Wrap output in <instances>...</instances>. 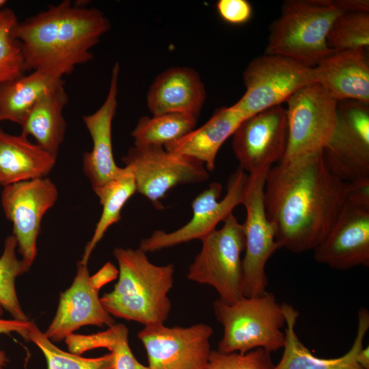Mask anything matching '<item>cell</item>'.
Masks as SVG:
<instances>
[{
    "label": "cell",
    "instance_id": "cell-16",
    "mask_svg": "<svg viewBox=\"0 0 369 369\" xmlns=\"http://www.w3.org/2000/svg\"><path fill=\"white\" fill-rule=\"evenodd\" d=\"M232 146L245 172L280 163L288 144L286 108L277 105L245 119L232 135Z\"/></svg>",
    "mask_w": 369,
    "mask_h": 369
},
{
    "label": "cell",
    "instance_id": "cell-10",
    "mask_svg": "<svg viewBox=\"0 0 369 369\" xmlns=\"http://www.w3.org/2000/svg\"><path fill=\"white\" fill-rule=\"evenodd\" d=\"M122 160L135 178L137 192L159 210L161 200L172 188L204 182L209 174L200 161L166 150L163 146L131 147Z\"/></svg>",
    "mask_w": 369,
    "mask_h": 369
},
{
    "label": "cell",
    "instance_id": "cell-1",
    "mask_svg": "<svg viewBox=\"0 0 369 369\" xmlns=\"http://www.w3.org/2000/svg\"><path fill=\"white\" fill-rule=\"evenodd\" d=\"M351 187L330 172L323 151L272 166L264 202L279 247L293 253L314 250L333 228Z\"/></svg>",
    "mask_w": 369,
    "mask_h": 369
},
{
    "label": "cell",
    "instance_id": "cell-31",
    "mask_svg": "<svg viewBox=\"0 0 369 369\" xmlns=\"http://www.w3.org/2000/svg\"><path fill=\"white\" fill-rule=\"evenodd\" d=\"M18 22L12 9H0V84L26 72L20 44L13 33Z\"/></svg>",
    "mask_w": 369,
    "mask_h": 369
},
{
    "label": "cell",
    "instance_id": "cell-7",
    "mask_svg": "<svg viewBox=\"0 0 369 369\" xmlns=\"http://www.w3.org/2000/svg\"><path fill=\"white\" fill-rule=\"evenodd\" d=\"M266 167L247 174L242 203L246 210L243 223L245 232V254L243 258V295L246 297L264 295L268 285L266 264L279 249L275 228L269 221L264 202Z\"/></svg>",
    "mask_w": 369,
    "mask_h": 369
},
{
    "label": "cell",
    "instance_id": "cell-26",
    "mask_svg": "<svg viewBox=\"0 0 369 369\" xmlns=\"http://www.w3.org/2000/svg\"><path fill=\"white\" fill-rule=\"evenodd\" d=\"M136 192L134 175L131 169L125 166L121 168L115 177L95 193L99 198L102 210L93 236L85 247L80 261L81 263L87 264L96 245L102 238L109 228L120 221L123 206Z\"/></svg>",
    "mask_w": 369,
    "mask_h": 369
},
{
    "label": "cell",
    "instance_id": "cell-12",
    "mask_svg": "<svg viewBox=\"0 0 369 369\" xmlns=\"http://www.w3.org/2000/svg\"><path fill=\"white\" fill-rule=\"evenodd\" d=\"M323 156L338 179L350 184L369 182V103L338 101L336 130Z\"/></svg>",
    "mask_w": 369,
    "mask_h": 369
},
{
    "label": "cell",
    "instance_id": "cell-28",
    "mask_svg": "<svg viewBox=\"0 0 369 369\" xmlns=\"http://www.w3.org/2000/svg\"><path fill=\"white\" fill-rule=\"evenodd\" d=\"M23 339L31 341L42 352L47 364V369H113V357L110 352L94 358L62 351L56 346L31 321Z\"/></svg>",
    "mask_w": 369,
    "mask_h": 369
},
{
    "label": "cell",
    "instance_id": "cell-8",
    "mask_svg": "<svg viewBox=\"0 0 369 369\" xmlns=\"http://www.w3.org/2000/svg\"><path fill=\"white\" fill-rule=\"evenodd\" d=\"M351 189L331 231L314 249V259L338 270L369 266V182Z\"/></svg>",
    "mask_w": 369,
    "mask_h": 369
},
{
    "label": "cell",
    "instance_id": "cell-35",
    "mask_svg": "<svg viewBox=\"0 0 369 369\" xmlns=\"http://www.w3.org/2000/svg\"><path fill=\"white\" fill-rule=\"evenodd\" d=\"M3 309L0 305V334H8L15 332L23 338L27 333L31 321H21L16 319H5L2 317ZM10 359L5 351L0 350V369H5Z\"/></svg>",
    "mask_w": 369,
    "mask_h": 369
},
{
    "label": "cell",
    "instance_id": "cell-5",
    "mask_svg": "<svg viewBox=\"0 0 369 369\" xmlns=\"http://www.w3.org/2000/svg\"><path fill=\"white\" fill-rule=\"evenodd\" d=\"M342 12L320 0H288L269 27L265 54L277 55L308 67L334 52L327 44L329 28Z\"/></svg>",
    "mask_w": 369,
    "mask_h": 369
},
{
    "label": "cell",
    "instance_id": "cell-17",
    "mask_svg": "<svg viewBox=\"0 0 369 369\" xmlns=\"http://www.w3.org/2000/svg\"><path fill=\"white\" fill-rule=\"evenodd\" d=\"M100 288L90 275L87 264L79 261L73 282L61 293L56 314L44 335L57 342L84 325L109 327L115 324L113 317L102 305Z\"/></svg>",
    "mask_w": 369,
    "mask_h": 369
},
{
    "label": "cell",
    "instance_id": "cell-22",
    "mask_svg": "<svg viewBox=\"0 0 369 369\" xmlns=\"http://www.w3.org/2000/svg\"><path fill=\"white\" fill-rule=\"evenodd\" d=\"M245 120L232 105L217 109L210 119L198 128L164 146L172 153L185 155L201 161L207 171L215 167L217 153Z\"/></svg>",
    "mask_w": 369,
    "mask_h": 369
},
{
    "label": "cell",
    "instance_id": "cell-34",
    "mask_svg": "<svg viewBox=\"0 0 369 369\" xmlns=\"http://www.w3.org/2000/svg\"><path fill=\"white\" fill-rule=\"evenodd\" d=\"M216 8L220 17L232 25L246 23L253 14L252 6L247 0H219Z\"/></svg>",
    "mask_w": 369,
    "mask_h": 369
},
{
    "label": "cell",
    "instance_id": "cell-32",
    "mask_svg": "<svg viewBox=\"0 0 369 369\" xmlns=\"http://www.w3.org/2000/svg\"><path fill=\"white\" fill-rule=\"evenodd\" d=\"M274 366L271 353L262 348L245 353L211 350L208 369H272Z\"/></svg>",
    "mask_w": 369,
    "mask_h": 369
},
{
    "label": "cell",
    "instance_id": "cell-20",
    "mask_svg": "<svg viewBox=\"0 0 369 369\" xmlns=\"http://www.w3.org/2000/svg\"><path fill=\"white\" fill-rule=\"evenodd\" d=\"M364 49L334 51L314 67L315 83L336 100L369 103V66Z\"/></svg>",
    "mask_w": 369,
    "mask_h": 369
},
{
    "label": "cell",
    "instance_id": "cell-11",
    "mask_svg": "<svg viewBox=\"0 0 369 369\" xmlns=\"http://www.w3.org/2000/svg\"><path fill=\"white\" fill-rule=\"evenodd\" d=\"M288 144L282 161L322 152L337 124V103L318 83L304 86L286 102Z\"/></svg>",
    "mask_w": 369,
    "mask_h": 369
},
{
    "label": "cell",
    "instance_id": "cell-33",
    "mask_svg": "<svg viewBox=\"0 0 369 369\" xmlns=\"http://www.w3.org/2000/svg\"><path fill=\"white\" fill-rule=\"evenodd\" d=\"M113 338L108 350L113 354V369H151L141 364L133 355L128 342V329L122 323L111 326Z\"/></svg>",
    "mask_w": 369,
    "mask_h": 369
},
{
    "label": "cell",
    "instance_id": "cell-23",
    "mask_svg": "<svg viewBox=\"0 0 369 369\" xmlns=\"http://www.w3.org/2000/svg\"><path fill=\"white\" fill-rule=\"evenodd\" d=\"M56 159L28 137L0 128V186L46 177Z\"/></svg>",
    "mask_w": 369,
    "mask_h": 369
},
{
    "label": "cell",
    "instance_id": "cell-13",
    "mask_svg": "<svg viewBox=\"0 0 369 369\" xmlns=\"http://www.w3.org/2000/svg\"><path fill=\"white\" fill-rule=\"evenodd\" d=\"M247 174L240 167L229 178L227 192L219 200L222 185L212 182L198 194L191 203L193 215L190 221L178 229L166 232L155 230L141 241L139 248L146 253L172 247L193 240H202L216 229L232 210L242 203Z\"/></svg>",
    "mask_w": 369,
    "mask_h": 369
},
{
    "label": "cell",
    "instance_id": "cell-25",
    "mask_svg": "<svg viewBox=\"0 0 369 369\" xmlns=\"http://www.w3.org/2000/svg\"><path fill=\"white\" fill-rule=\"evenodd\" d=\"M63 82L59 73L36 70L0 84V122L8 120L21 125L34 105Z\"/></svg>",
    "mask_w": 369,
    "mask_h": 369
},
{
    "label": "cell",
    "instance_id": "cell-6",
    "mask_svg": "<svg viewBox=\"0 0 369 369\" xmlns=\"http://www.w3.org/2000/svg\"><path fill=\"white\" fill-rule=\"evenodd\" d=\"M223 222L220 229L201 240L202 248L190 264L187 277L212 286L219 300L231 304L243 297L241 254L245 250V232L233 213Z\"/></svg>",
    "mask_w": 369,
    "mask_h": 369
},
{
    "label": "cell",
    "instance_id": "cell-21",
    "mask_svg": "<svg viewBox=\"0 0 369 369\" xmlns=\"http://www.w3.org/2000/svg\"><path fill=\"white\" fill-rule=\"evenodd\" d=\"M206 97L198 73L187 67L167 69L155 79L146 97L152 115L179 113L198 118Z\"/></svg>",
    "mask_w": 369,
    "mask_h": 369
},
{
    "label": "cell",
    "instance_id": "cell-27",
    "mask_svg": "<svg viewBox=\"0 0 369 369\" xmlns=\"http://www.w3.org/2000/svg\"><path fill=\"white\" fill-rule=\"evenodd\" d=\"M197 120L192 115L179 113L143 116L131 133L134 146H164L193 130Z\"/></svg>",
    "mask_w": 369,
    "mask_h": 369
},
{
    "label": "cell",
    "instance_id": "cell-29",
    "mask_svg": "<svg viewBox=\"0 0 369 369\" xmlns=\"http://www.w3.org/2000/svg\"><path fill=\"white\" fill-rule=\"evenodd\" d=\"M17 241L13 236L5 241L0 257V305L14 319L27 321L28 316L23 310L16 290L17 277L27 272L29 268L16 254Z\"/></svg>",
    "mask_w": 369,
    "mask_h": 369
},
{
    "label": "cell",
    "instance_id": "cell-36",
    "mask_svg": "<svg viewBox=\"0 0 369 369\" xmlns=\"http://www.w3.org/2000/svg\"><path fill=\"white\" fill-rule=\"evenodd\" d=\"M320 1L342 12H369L368 0H320Z\"/></svg>",
    "mask_w": 369,
    "mask_h": 369
},
{
    "label": "cell",
    "instance_id": "cell-2",
    "mask_svg": "<svg viewBox=\"0 0 369 369\" xmlns=\"http://www.w3.org/2000/svg\"><path fill=\"white\" fill-rule=\"evenodd\" d=\"M110 26L100 10L66 0L18 22L13 33L26 72L45 70L64 77L92 59L91 49Z\"/></svg>",
    "mask_w": 369,
    "mask_h": 369
},
{
    "label": "cell",
    "instance_id": "cell-9",
    "mask_svg": "<svg viewBox=\"0 0 369 369\" xmlns=\"http://www.w3.org/2000/svg\"><path fill=\"white\" fill-rule=\"evenodd\" d=\"M244 95L232 106L245 119L281 105L297 91L315 83L314 68L277 55L253 59L243 72Z\"/></svg>",
    "mask_w": 369,
    "mask_h": 369
},
{
    "label": "cell",
    "instance_id": "cell-24",
    "mask_svg": "<svg viewBox=\"0 0 369 369\" xmlns=\"http://www.w3.org/2000/svg\"><path fill=\"white\" fill-rule=\"evenodd\" d=\"M68 102L64 82L47 92L30 110L21 124V135L57 157L64 141L66 124L63 110Z\"/></svg>",
    "mask_w": 369,
    "mask_h": 369
},
{
    "label": "cell",
    "instance_id": "cell-19",
    "mask_svg": "<svg viewBox=\"0 0 369 369\" xmlns=\"http://www.w3.org/2000/svg\"><path fill=\"white\" fill-rule=\"evenodd\" d=\"M282 306L286 317V340L282 358L272 369H364L357 357L364 347V340L369 329V312L366 308L358 311L357 330L349 350L340 357L320 358L315 356L297 334L298 311L288 303H282Z\"/></svg>",
    "mask_w": 369,
    "mask_h": 369
},
{
    "label": "cell",
    "instance_id": "cell-4",
    "mask_svg": "<svg viewBox=\"0 0 369 369\" xmlns=\"http://www.w3.org/2000/svg\"><path fill=\"white\" fill-rule=\"evenodd\" d=\"M213 310L223 327L217 351L245 353L262 348L271 353L283 348L286 317L282 306L269 292L259 297H246L231 304L216 299Z\"/></svg>",
    "mask_w": 369,
    "mask_h": 369
},
{
    "label": "cell",
    "instance_id": "cell-18",
    "mask_svg": "<svg viewBox=\"0 0 369 369\" xmlns=\"http://www.w3.org/2000/svg\"><path fill=\"white\" fill-rule=\"evenodd\" d=\"M120 64L112 68L109 92L102 105L95 112L85 115L84 124L92 139V148L84 154L83 167L96 193L121 170L114 160L112 122L118 107Z\"/></svg>",
    "mask_w": 369,
    "mask_h": 369
},
{
    "label": "cell",
    "instance_id": "cell-15",
    "mask_svg": "<svg viewBox=\"0 0 369 369\" xmlns=\"http://www.w3.org/2000/svg\"><path fill=\"white\" fill-rule=\"evenodd\" d=\"M58 198L49 178H39L3 187L1 204L13 226V236L21 260L30 269L37 255V238L42 218Z\"/></svg>",
    "mask_w": 369,
    "mask_h": 369
},
{
    "label": "cell",
    "instance_id": "cell-37",
    "mask_svg": "<svg viewBox=\"0 0 369 369\" xmlns=\"http://www.w3.org/2000/svg\"><path fill=\"white\" fill-rule=\"evenodd\" d=\"M118 275V270L116 267L111 262H107L92 277L97 285L101 288L115 279Z\"/></svg>",
    "mask_w": 369,
    "mask_h": 369
},
{
    "label": "cell",
    "instance_id": "cell-14",
    "mask_svg": "<svg viewBox=\"0 0 369 369\" xmlns=\"http://www.w3.org/2000/svg\"><path fill=\"white\" fill-rule=\"evenodd\" d=\"M213 328L205 323L189 327L145 325L137 336L151 369H208Z\"/></svg>",
    "mask_w": 369,
    "mask_h": 369
},
{
    "label": "cell",
    "instance_id": "cell-38",
    "mask_svg": "<svg viewBox=\"0 0 369 369\" xmlns=\"http://www.w3.org/2000/svg\"><path fill=\"white\" fill-rule=\"evenodd\" d=\"M357 360L364 369H369V347L362 348L358 353Z\"/></svg>",
    "mask_w": 369,
    "mask_h": 369
},
{
    "label": "cell",
    "instance_id": "cell-30",
    "mask_svg": "<svg viewBox=\"0 0 369 369\" xmlns=\"http://www.w3.org/2000/svg\"><path fill=\"white\" fill-rule=\"evenodd\" d=\"M334 51L364 49L369 46V12H343L332 23L327 36Z\"/></svg>",
    "mask_w": 369,
    "mask_h": 369
},
{
    "label": "cell",
    "instance_id": "cell-3",
    "mask_svg": "<svg viewBox=\"0 0 369 369\" xmlns=\"http://www.w3.org/2000/svg\"><path fill=\"white\" fill-rule=\"evenodd\" d=\"M146 254L139 248L113 250L118 281L100 301L113 317L144 326L164 324L172 307L168 294L174 285L175 267L173 264L156 265Z\"/></svg>",
    "mask_w": 369,
    "mask_h": 369
},
{
    "label": "cell",
    "instance_id": "cell-39",
    "mask_svg": "<svg viewBox=\"0 0 369 369\" xmlns=\"http://www.w3.org/2000/svg\"><path fill=\"white\" fill-rule=\"evenodd\" d=\"M6 3H7V1L0 0V9L5 8Z\"/></svg>",
    "mask_w": 369,
    "mask_h": 369
}]
</instances>
